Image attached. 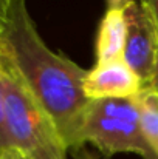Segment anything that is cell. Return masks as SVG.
I'll return each mask as SVG.
<instances>
[{
	"instance_id": "cell-8",
	"label": "cell",
	"mask_w": 158,
	"mask_h": 159,
	"mask_svg": "<svg viewBox=\"0 0 158 159\" xmlns=\"http://www.w3.org/2000/svg\"><path fill=\"white\" fill-rule=\"evenodd\" d=\"M12 158V147L9 139L8 130V119H6V107H5V96L0 82V159Z\"/></svg>"
},
{
	"instance_id": "cell-11",
	"label": "cell",
	"mask_w": 158,
	"mask_h": 159,
	"mask_svg": "<svg viewBox=\"0 0 158 159\" xmlns=\"http://www.w3.org/2000/svg\"><path fill=\"white\" fill-rule=\"evenodd\" d=\"M73 159H98V158H96L93 153H90L89 150H85V148L81 147V148L74 153V158Z\"/></svg>"
},
{
	"instance_id": "cell-12",
	"label": "cell",
	"mask_w": 158,
	"mask_h": 159,
	"mask_svg": "<svg viewBox=\"0 0 158 159\" xmlns=\"http://www.w3.org/2000/svg\"><path fill=\"white\" fill-rule=\"evenodd\" d=\"M9 5H11V0H0V22L6 17V12L9 9Z\"/></svg>"
},
{
	"instance_id": "cell-6",
	"label": "cell",
	"mask_w": 158,
	"mask_h": 159,
	"mask_svg": "<svg viewBox=\"0 0 158 159\" xmlns=\"http://www.w3.org/2000/svg\"><path fill=\"white\" fill-rule=\"evenodd\" d=\"M126 45V19L122 9H107L99 25L96 57L98 63L121 60Z\"/></svg>"
},
{
	"instance_id": "cell-2",
	"label": "cell",
	"mask_w": 158,
	"mask_h": 159,
	"mask_svg": "<svg viewBox=\"0 0 158 159\" xmlns=\"http://www.w3.org/2000/svg\"><path fill=\"white\" fill-rule=\"evenodd\" d=\"M0 82L12 147L11 159H67V147L51 119L2 63Z\"/></svg>"
},
{
	"instance_id": "cell-14",
	"label": "cell",
	"mask_w": 158,
	"mask_h": 159,
	"mask_svg": "<svg viewBox=\"0 0 158 159\" xmlns=\"http://www.w3.org/2000/svg\"><path fill=\"white\" fill-rule=\"evenodd\" d=\"M0 71H2V60H0Z\"/></svg>"
},
{
	"instance_id": "cell-13",
	"label": "cell",
	"mask_w": 158,
	"mask_h": 159,
	"mask_svg": "<svg viewBox=\"0 0 158 159\" xmlns=\"http://www.w3.org/2000/svg\"><path fill=\"white\" fill-rule=\"evenodd\" d=\"M151 87H154L155 90H157L158 93V56H157V66H155V73H154V77H152V80H151V84H149Z\"/></svg>"
},
{
	"instance_id": "cell-4",
	"label": "cell",
	"mask_w": 158,
	"mask_h": 159,
	"mask_svg": "<svg viewBox=\"0 0 158 159\" xmlns=\"http://www.w3.org/2000/svg\"><path fill=\"white\" fill-rule=\"evenodd\" d=\"M126 19V45L122 60L141 79L143 85H149L158 56V33L138 0L130 2L124 9Z\"/></svg>"
},
{
	"instance_id": "cell-7",
	"label": "cell",
	"mask_w": 158,
	"mask_h": 159,
	"mask_svg": "<svg viewBox=\"0 0 158 159\" xmlns=\"http://www.w3.org/2000/svg\"><path fill=\"white\" fill-rule=\"evenodd\" d=\"M136 105L140 110V120L143 133L158 156V93L151 85L143 87V90L135 94Z\"/></svg>"
},
{
	"instance_id": "cell-3",
	"label": "cell",
	"mask_w": 158,
	"mask_h": 159,
	"mask_svg": "<svg viewBox=\"0 0 158 159\" xmlns=\"http://www.w3.org/2000/svg\"><path fill=\"white\" fill-rule=\"evenodd\" d=\"M79 138L81 145L92 142L105 156L136 153L143 159H158L143 133L135 96L90 101Z\"/></svg>"
},
{
	"instance_id": "cell-10",
	"label": "cell",
	"mask_w": 158,
	"mask_h": 159,
	"mask_svg": "<svg viewBox=\"0 0 158 159\" xmlns=\"http://www.w3.org/2000/svg\"><path fill=\"white\" fill-rule=\"evenodd\" d=\"M130 2H133V0H107L108 9H124Z\"/></svg>"
},
{
	"instance_id": "cell-1",
	"label": "cell",
	"mask_w": 158,
	"mask_h": 159,
	"mask_svg": "<svg viewBox=\"0 0 158 159\" xmlns=\"http://www.w3.org/2000/svg\"><path fill=\"white\" fill-rule=\"evenodd\" d=\"M0 60L51 119L65 147L79 150L90 104L82 88L89 71L45 45L25 0H11L0 22Z\"/></svg>"
},
{
	"instance_id": "cell-9",
	"label": "cell",
	"mask_w": 158,
	"mask_h": 159,
	"mask_svg": "<svg viewBox=\"0 0 158 159\" xmlns=\"http://www.w3.org/2000/svg\"><path fill=\"white\" fill-rule=\"evenodd\" d=\"M138 2L143 5L146 12L149 14V17H151V20H152V23L158 33V0H138Z\"/></svg>"
},
{
	"instance_id": "cell-5",
	"label": "cell",
	"mask_w": 158,
	"mask_h": 159,
	"mask_svg": "<svg viewBox=\"0 0 158 159\" xmlns=\"http://www.w3.org/2000/svg\"><path fill=\"white\" fill-rule=\"evenodd\" d=\"M143 87L141 79L126 65L122 59L96 63L82 82L84 94L90 101L132 98L138 94Z\"/></svg>"
}]
</instances>
